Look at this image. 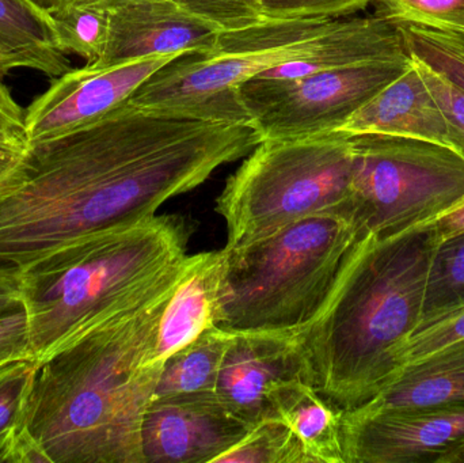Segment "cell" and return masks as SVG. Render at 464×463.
<instances>
[{
	"label": "cell",
	"mask_w": 464,
	"mask_h": 463,
	"mask_svg": "<svg viewBox=\"0 0 464 463\" xmlns=\"http://www.w3.org/2000/svg\"><path fill=\"white\" fill-rule=\"evenodd\" d=\"M251 427L217 391L154 397L144 415V463H217Z\"/></svg>",
	"instance_id": "11"
},
{
	"label": "cell",
	"mask_w": 464,
	"mask_h": 463,
	"mask_svg": "<svg viewBox=\"0 0 464 463\" xmlns=\"http://www.w3.org/2000/svg\"><path fill=\"white\" fill-rule=\"evenodd\" d=\"M439 29V27H438ZM447 30V32L451 33V34H454L455 37L459 38L460 41H463L464 43V29H443Z\"/></svg>",
	"instance_id": "38"
},
{
	"label": "cell",
	"mask_w": 464,
	"mask_h": 463,
	"mask_svg": "<svg viewBox=\"0 0 464 463\" xmlns=\"http://www.w3.org/2000/svg\"><path fill=\"white\" fill-rule=\"evenodd\" d=\"M177 285L41 364L24 426L48 463H144V415L165 364L158 333Z\"/></svg>",
	"instance_id": "3"
},
{
	"label": "cell",
	"mask_w": 464,
	"mask_h": 463,
	"mask_svg": "<svg viewBox=\"0 0 464 463\" xmlns=\"http://www.w3.org/2000/svg\"><path fill=\"white\" fill-rule=\"evenodd\" d=\"M188 225L158 217L95 236L26 275L30 353L44 364L179 285Z\"/></svg>",
	"instance_id": "4"
},
{
	"label": "cell",
	"mask_w": 464,
	"mask_h": 463,
	"mask_svg": "<svg viewBox=\"0 0 464 463\" xmlns=\"http://www.w3.org/2000/svg\"><path fill=\"white\" fill-rule=\"evenodd\" d=\"M345 463H441L464 443V408L343 410Z\"/></svg>",
	"instance_id": "10"
},
{
	"label": "cell",
	"mask_w": 464,
	"mask_h": 463,
	"mask_svg": "<svg viewBox=\"0 0 464 463\" xmlns=\"http://www.w3.org/2000/svg\"><path fill=\"white\" fill-rule=\"evenodd\" d=\"M353 139L351 211L362 236L428 225L464 200V159L454 150L402 136Z\"/></svg>",
	"instance_id": "8"
},
{
	"label": "cell",
	"mask_w": 464,
	"mask_h": 463,
	"mask_svg": "<svg viewBox=\"0 0 464 463\" xmlns=\"http://www.w3.org/2000/svg\"><path fill=\"white\" fill-rule=\"evenodd\" d=\"M375 15L392 24L464 29V0H373Z\"/></svg>",
	"instance_id": "26"
},
{
	"label": "cell",
	"mask_w": 464,
	"mask_h": 463,
	"mask_svg": "<svg viewBox=\"0 0 464 463\" xmlns=\"http://www.w3.org/2000/svg\"><path fill=\"white\" fill-rule=\"evenodd\" d=\"M26 293V275L0 268V315L22 309Z\"/></svg>",
	"instance_id": "33"
},
{
	"label": "cell",
	"mask_w": 464,
	"mask_h": 463,
	"mask_svg": "<svg viewBox=\"0 0 464 463\" xmlns=\"http://www.w3.org/2000/svg\"><path fill=\"white\" fill-rule=\"evenodd\" d=\"M261 141L253 125L168 116L127 101L30 143L0 179V268L30 274L95 236L151 219Z\"/></svg>",
	"instance_id": "1"
},
{
	"label": "cell",
	"mask_w": 464,
	"mask_h": 463,
	"mask_svg": "<svg viewBox=\"0 0 464 463\" xmlns=\"http://www.w3.org/2000/svg\"><path fill=\"white\" fill-rule=\"evenodd\" d=\"M22 152L24 151L0 147V179L18 163V160L21 159Z\"/></svg>",
	"instance_id": "35"
},
{
	"label": "cell",
	"mask_w": 464,
	"mask_h": 463,
	"mask_svg": "<svg viewBox=\"0 0 464 463\" xmlns=\"http://www.w3.org/2000/svg\"><path fill=\"white\" fill-rule=\"evenodd\" d=\"M362 236L351 212L326 211L226 246L215 328L299 333L326 306Z\"/></svg>",
	"instance_id": "5"
},
{
	"label": "cell",
	"mask_w": 464,
	"mask_h": 463,
	"mask_svg": "<svg viewBox=\"0 0 464 463\" xmlns=\"http://www.w3.org/2000/svg\"><path fill=\"white\" fill-rule=\"evenodd\" d=\"M40 367L33 356L0 363V463H48L24 426Z\"/></svg>",
	"instance_id": "20"
},
{
	"label": "cell",
	"mask_w": 464,
	"mask_h": 463,
	"mask_svg": "<svg viewBox=\"0 0 464 463\" xmlns=\"http://www.w3.org/2000/svg\"><path fill=\"white\" fill-rule=\"evenodd\" d=\"M432 223L440 242L464 233V200Z\"/></svg>",
	"instance_id": "34"
},
{
	"label": "cell",
	"mask_w": 464,
	"mask_h": 463,
	"mask_svg": "<svg viewBox=\"0 0 464 463\" xmlns=\"http://www.w3.org/2000/svg\"><path fill=\"white\" fill-rule=\"evenodd\" d=\"M441 463H464V443L450 453Z\"/></svg>",
	"instance_id": "37"
},
{
	"label": "cell",
	"mask_w": 464,
	"mask_h": 463,
	"mask_svg": "<svg viewBox=\"0 0 464 463\" xmlns=\"http://www.w3.org/2000/svg\"><path fill=\"white\" fill-rule=\"evenodd\" d=\"M270 21L343 18L364 10L371 0H258Z\"/></svg>",
	"instance_id": "29"
},
{
	"label": "cell",
	"mask_w": 464,
	"mask_h": 463,
	"mask_svg": "<svg viewBox=\"0 0 464 463\" xmlns=\"http://www.w3.org/2000/svg\"><path fill=\"white\" fill-rule=\"evenodd\" d=\"M340 130L349 135L420 139L451 149L449 122L413 60L402 75L365 103Z\"/></svg>",
	"instance_id": "15"
},
{
	"label": "cell",
	"mask_w": 464,
	"mask_h": 463,
	"mask_svg": "<svg viewBox=\"0 0 464 463\" xmlns=\"http://www.w3.org/2000/svg\"><path fill=\"white\" fill-rule=\"evenodd\" d=\"M113 0H73L52 14L60 49L97 62L108 43Z\"/></svg>",
	"instance_id": "22"
},
{
	"label": "cell",
	"mask_w": 464,
	"mask_h": 463,
	"mask_svg": "<svg viewBox=\"0 0 464 463\" xmlns=\"http://www.w3.org/2000/svg\"><path fill=\"white\" fill-rule=\"evenodd\" d=\"M232 334L208 329L166 359L154 397L215 391Z\"/></svg>",
	"instance_id": "21"
},
{
	"label": "cell",
	"mask_w": 464,
	"mask_h": 463,
	"mask_svg": "<svg viewBox=\"0 0 464 463\" xmlns=\"http://www.w3.org/2000/svg\"><path fill=\"white\" fill-rule=\"evenodd\" d=\"M223 271V249L190 256L189 265L160 320L158 361L165 363L177 351L215 328Z\"/></svg>",
	"instance_id": "16"
},
{
	"label": "cell",
	"mask_w": 464,
	"mask_h": 463,
	"mask_svg": "<svg viewBox=\"0 0 464 463\" xmlns=\"http://www.w3.org/2000/svg\"><path fill=\"white\" fill-rule=\"evenodd\" d=\"M411 64V57L362 63L296 79L256 75L240 84L239 95L262 140L326 135L340 130Z\"/></svg>",
	"instance_id": "9"
},
{
	"label": "cell",
	"mask_w": 464,
	"mask_h": 463,
	"mask_svg": "<svg viewBox=\"0 0 464 463\" xmlns=\"http://www.w3.org/2000/svg\"><path fill=\"white\" fill-rule=\"evenodd\" d=\"M297 378H303V363L296 333L232 334L215 391L234 415L253 429L277 418L276 394Z\"/></svg>",
	"instance_id": "13"
},
{
	"label": "cell",
	"mask_w": 464,
	"mask_h": 463,
	"mask_svg": "<svg viewBox=\"0 0 464 463\" xmlns=\"http://www.w3.org/2000/svg\"><path fill=\"white\" fill-rule=\"evenodd\" d=\"M27 146L26 111L0 82V147L24 151Z\"/></svg>",
	"instance_id": "31"
},
{
	"label": "cell",
	"mask_w": 464,
	"mask_h": 463,
	"mask_svg": "<svg viewBox=\"0 0 464 463\" xmlns=\"http://www.w3.org/2000/svg\"><path fill=\"white\" fill-rule=\"evenodd\" d=\"M406 52L464 92V43L447 30L424 24H395Z\"/></svg>",
	"instance_id": "24"
},
{
	"label": "cell",
	"mask_w": 464,
	"mask_h": 463,
	"mask_svg": "<svg viewBox=\"0 0 464 463\" xmlns=\"http://www.w3.org/2000/svg\"><path fill=\"white\" fill-rule=\"evenodd\" d=\"M338 18L270 21L220 32L208 53H182L155 71L128 100L155 113L251 125L239 86L275 65L302 57Z\"/></svg>",
	"instance_id": "7"
},
{
	"label": "cell",
	"mask_w": 464,
	"mask_h": 463,
	"mask_svg": "<svg viewBox=\"0 0 464 463\" xmlns=\"http://www.w3.org/2000/svg\"><path fill=\"white\" fill-rule=\"evenodd\" d=\"M217 463H308V459L291 427L273 418L254 426Z\"/></svg>",
	"instance_id": "25"
},
{
	"label": "cell",
	"mask_w": 464,
	"mask_h": 463,
	"mask_svg": "<svg viewBox=\"0 0 464 463\" xmlns=\"http://www.w3.org/2000/svg\"><path fill=\"white\" fill-rule=\"evenodd\" d=\"M8 68L5 67V63L2 62V59H0V75H5V73L8 72Z\"/></svg>",
	"instance_id": "39"
},
{
	"label": "cell",
	"mask_w": 464,
	"mask_h": 463,
	"mask_svg": "<svg viewBox=\"0 0 464 463\" xmlns=\"http://www.w3.org/2000/svg\"><path fill=\"white\" fill-rule=\"evenodd\" d=\"M352 179L349 133L262 140L218 198L217 211L227 226L226 246L256 241L319 212L352 214Z\"/></svg>",
	"instance_id": "6"
},
{
	"label": "cell",
	"mask_w": 464,
	"mask_h": 463,
	"mask_svg": "<svg viewBox=\"0 0 464 463\" xmlns=\"http://www.w3.org/2000/svg\"><path fill=\"white\" fill-rule=\"evenodd\" d=\"M177 56L147 57L114 67L86 64L59 76L26 111L29 144L70 132L105 116Z\"/></svg>",
	"instance_id": "12"
},
{
	"label": "cell",
	"mask_w": 464,
	"mask_h": 463,
	"mask_svg": "<svg viewBox=\"0 0 464 463\" xmlns=\"http://www.w3.org/2000/svg\"><path fill=\"white\" fill-rule=\"evenodd\" d=\"M439 244L433 223L365 234L321 314L296 333L303 378L338 410L367 404L402 371L400 352L421 323Z\"/></svg>",
	"instance_id": "2"
},
{
	"label": "cell",
	"mask_w": 464,
	"mask_h": 463,
	"mask_svg": "<svg viewBox=\"0 0 464 463\" xmlns=\"http://www.w3.org/2000/svg\"><path fill=\"white\" fill-rule=\"evenodd\" d=\"M185 13L220 32L245 29L264 22L258 0H170Z\"/></svg>",
	"instance_id": "27"
},
{
	"label": "cell",
	"mask_w": 464,
	"mask_h": 463,
	"mask_svg": "<svg viewBox=\"0 0 464 463\" xmlns=\"http://www.w3.org/2000/svg\"><path fill=\"white\" fill-rule=\"evenodd\" d=\"M464 306V233L439 244L430 264L422 323ZM419 325V326H420Z\"/></svg>",
	"instance_id": "23"
},
{
	"label": "cell",
	"mask_w": 464,
	"mask_h": 463,
	"mask_svg": "<svg viewBox=\"0 0 464 463\" xmlns=\"http://www.w3.org/2000/svg\"><path fill=\"white\" fill-rule=\"evenodd\" d=\"M29 356V323L24 307L0 315V363Z\"/></svg>",
	"instance_id": "32"
},
{
	"label": "cell",
	"mask_w": 464,
	"mask_h": 463,
	"mask_svg": "<svg viewBox=\"0 0 464 463\" xmlns=\"http://www.w3.org/2000/svg\"><path fill=\"white\" fill-rule=\"evenodd\" d=\"M464 339V306L420 325L400 352L402 370L446 345Z\"/></svg>",
	"instance_id": "28"
},
{
	"label": "cell",
	"mask_w": 464,
	"mask_h": 463,
	"mask_svg": "<svg viewBox=\"0 0 464 463\" xmlns=\"http://www.w3.org/2000/svg\"><path fill=\"white\" fill-rule=\"evenodd\" d=\"M27 2L32 3V5H34V7H37L38 10H41L43 13L48 14V15L51 16L52 14L56 13L60 8L70 5L73 0H27Z\"/></svg>",
	"instance_id": "36"
},
{
	"label": "cell",
	"mask_w": 464,
	"mask_h": 463,
	"mask_svg": "<svg viewBox=\"0 0 464 463\" xmlns=\"http://www.w3.org/2000/svg\"><path fill=\"white\" fill-rule=\"evenodd\" d=\"M364 405L376 410L464 408V339L409 364Z\"/></svg>",
	"instance_id": "17"
},
{
	"label": "cell",
	"mask_w": 464,
	"mask_h": 463,
	"mask_svg": "<svg viewBox=\"0 0 464 463\" xmlns=\"http://www.w3.org/2000/svg\"><path fill=\"white\" fill-rule=\"evenodd\" d=\"M275 410L299 438L308 463H345L343 410L330 404L303 378L285 383L278 391Z\"/></svg>",
	"instance_id": "19"
},
{
	"label": "cell",
	"mask_w": 464,
	"mask_h": 463,
	"mask_svg": "<svg viewBox=\"0 0 464 463\" xmlns=\"http://www.w3.org/2000/svg\"><path fill=\"white\" fill-rule=\"evenodd\" d=\"M0 59L8 70L30 68L51 78L71 71L51 16L27 0H0Z\"/></svg>",
	"instance_id": "18"
},
{
	"label": "cell",
	"mask_w": 464,
	"mask_h": 463,
	"mask_svg": "<svg viewBox=\"0 0 464 463\" xmlns=\"http://www.w3.org/2000/svg\"><path fill=\"white\" fill-rule=\"evenodd\" d=\"M416 64L449 122L450 146L464 159V92L425 65Z\"/></svg>",
	"instance_id": "30"
},
{
	"label": "cell",
	"mask_w": 464,
	"mask_h": 463,
	"mask_svg": "<svg viewBox=\"0 0 464 463\" xmlns=\"http://www.w3.org/2000/svg\"><path fill=\"white\" fill-rule=\"evenodd\" d=\"M220 30L170 0H113L108 43L92 67L106 68L157 56L208 53Z\"/></svg>",
	"instance_id": "14"
}]
</instances>
